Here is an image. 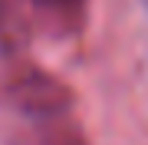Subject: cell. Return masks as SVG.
Returning <instances> with one entry per match:
<instances>
[{"mask_svg": "<svg viewBox=\"0 0 148 145\" xmlns=\"http://www.w3.org/2000/svg\"><path fill=\"white\" fill-rule=\"evenodd\" d=\"M73 89L23 49H0V109L13 115H53L73 109Z\"/></svg>", "mask_w": 148, "mask_h": 145, "instance_id": "6da1fadb", "label": "cell"}, {"mask_svg": "<svg viewBox=\"0 0 148 145\" xmlns=\"http://www.w3.org/2000/svg\"><path fill=\"white\" fill-rule=\"evenodd\" d=\"M0 122V145H89L82 125L69 112L53 115H13Z\"/></svg>", "mask_w": 148, "mask_h": 145, "instance_id": "7a4b0ae2", "label": "cell"}, {"mask_svg": "<svg viewBox=\"0 0 148 145\" xmlns=\"http://www.w3.org/2000/svg\"><path fill=\"white\" fill-rule=\"evenodd\" d=\"M7 3L20 16L30 40L36 33L69 36L82 27V16H86V0H7Z\"/></svg>", "mask_w": 148, "mask_h": 145, "instance_id": "3957f363", "label": "cell"}]
</instances>
